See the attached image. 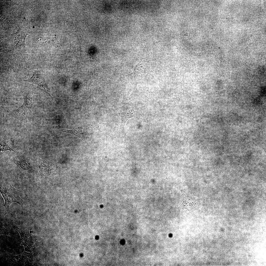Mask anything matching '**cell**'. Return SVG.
<instances>
[{
    "instance_id": "3",
    "label": "cell",
    "mask_w": 266,
    "mask_h": 266,
    "mask_svg": "<svg viewBox=\"0 0 266 266\" xmlns=\"http://www.w3.org/2000/svg\"><path fill=\"white\" fill-rule=\"evenodd\" d=\"M118 114L121 117L122 123L125 124L127 120L132 117H136L138 111L135 104L128 102L117 109Z\"/></svg>"
},
{
    "instance_id": "12",
    "label": "cell",
    "mask_w": 266,
    "mask_h": 266,
    "mask_svg": "<svg viewBox=\"0 0 266 266\" xmlns=\"http://www.w3.org/2000/svg\"><path fill=\"white\" fill-rule=\"evenodd\" d=\"M47 163H42L38 166L40 172L42 175H46L49 174V166Z\"/></svg>"
},
{
    "instance_id": "1",
    "label": "cell",
    "mask_w": 266,
    "mask_h": 266,
    "mask_svg": "<svg viewBox=\"0 0 266 266\" xmlns=\"http://www.w3.org/2000/svg\"><path fill=\"white\" fill-rule=\"evenodd\" d=\"M0 192L5 201L4 205L7 210L11 204L13 202L21 205L23 201L19 196L22 191L14 188L10 184H0Z\"/></svg>"
},
{
    "instance_id": "2",
    "label": "cell",
    "mask_w": 266,
    "mask_h": 266,
    "mask_svg": "<svg viewBox=\"0 0 266 266\" xmlns=\"http://www.w3.org/2000/svg\"><path fill=\"white\" fill-rule=\"evenodd\" d=\"M150 61L149 54L145 50L141 61L136 66L134 71L132 73L126 76V78H132L136 76L137 74L143 73L149 74L153 76L155 74L150 67Z\"/></svg>"
},
{
    "instance_id": "4",
    "label": "cell",
    "mask_w": 266,
    "mask_h": 266,
    "mask_svg": "<svg viewBox=\"0 0 266 266\" xmlns=\"http://www.w3.org/2000/svg\"><path fill=\"white\" fill-rule=\"evenodd\" d=\"M28 35L26 32L18 30L13 34L12 42L15 48L22 54L26 55L27 53L25 49V39Z\"/></svg>"
},
{
    "instance_id": "11",
    "label": "cell",
    "mask_w": 266,
    "mask_h": 266,
    "mask_svg": "<svg viewBox=\"0 0 266 266\" xmlns=\"http://www.w3.org/2000/svg\"><path fill=\"white\" fill-rule=\"evenodd\" d=\"M37 87L42 91L49 94L52 99L50 94V89L46 83L45 81L42 82L37 85Z\"/></svg>"
},
{
    "instance_id": "5",
    "label": "cell",
    "mask_w": 266,
    "mask_h": 266,
    "mask_svg": "<svg viewBox=\"0 0 266 266\" xmlns=\"http://www.w3.org/2000/svg\"><path fill=\"white\" fill-rule=\"evenodd\" d=\"M30 109L23 104L19 108L15 109L10 112L7 115L9 116L20 120L24 124L27 122L26 115L27 112Z\"/></svg>"
},
{
    "instance_id": "8",
    "label": "cell",
    "mask_w": 266,
    "mask_h": 266,
    "mask_svg": "<svg viewBox=\"0 0 266 266\" xmlns=\"http://www.w3.org/2000/svg\"><path fill=\"white\" fill-rule=\"evenodd\" d=\"M35 38L36 42L40 45L48 46L53 44L56 38L55 37H49L37 36Z\"/></svg>"
},
{
    "instance_id": "9",
    "label": "cell",
    "mask_w": 266,
    "mask_h": 266,
    "mask_svg": "<svg viewBox=\"0 0 266 266\" xmlns=\"http://www.w3.org/2000/svg\"><path fill=\"white\" fill-rule=\"evenodd\" d=\"M181 206L183 209H186L190 212H192L195 209V206L194 201L190 198L185 197V198L183 197Z\"/></svg>"
},
{
    "instance_id": "7",
    "label": "cell",
    "mask_w": 266,
    "mask_h": 266,
    "mask_svg": "<svg viewBox=\"0 0 266 266\" xmlns=\"http://www.w3.org/2000/svg\"><path fill=\"white\" fill-rule=\"evenodd\" d=\"M23 81L28 82L38 85L45 81L42 73L39 71L37 70L33 72V75L32 77L24 80Z\"/></svg>"
},
{
    "instance_id": "10",
    "label": "cell",
    "mask_w": 266,
    "mask_h": 266,
    "mask_svg": "<svg viewBox=\"0 0 266 266\" xmlns=\"http://www.w3.org/2000/svg\"><path fill=\"white\" fill-rule=\"evenodd\" d=\"M24 99L23 104L31 109L33 106V102L31 95L28 92L25 91L23 92Z\"/></svg>"
},
{
    "instance_id": "6",
    "label": "cell",
    "mask_w": 266,
    "mask_h": 266,
    "mask_svg": "<svg viewBox=\"0 0 266 266\" xmlns=\"http://www.w3.org/2000/svg\"><path fill=\"white\" fill-rule=\"evenodd\" d=\"M87 128L86 126H82L74 128L71 130H66L60 132L58 133H66L72 134L75 135L80 139H83L84 136L88 134L86 132Z\"/></svg>"
},
{
    "instance_id": "13",
    "label": "cell",
    "mask_w": 266,
    "mask_h": 266,
    "mask_svg": "<svg viewBox=\"0 0 266 266\" xmlns=\"http://www.w3.org/2000/svg\"><path fill=\"white\" fill-rule=\"evenodd\" d=\"M0 151H5L7 150H9L10 151H15L9 147L5 142H3L0 144Z\"/></svg>"
}]
</instances>
